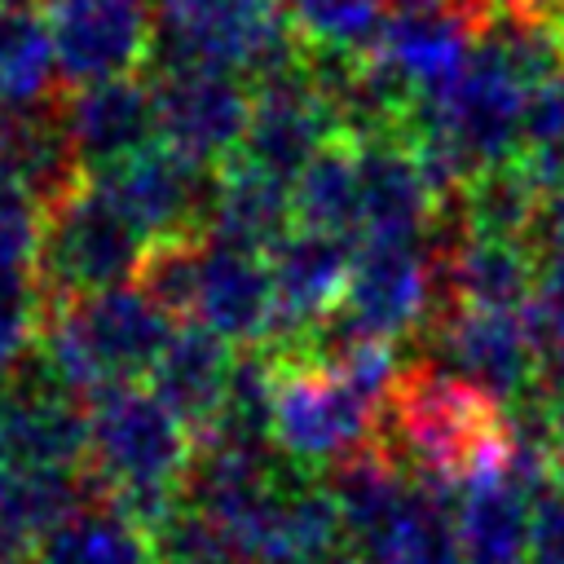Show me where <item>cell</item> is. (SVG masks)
Returning <instances> with one entry per match:
<instances>
[{
	"mask_svg": "<svg viewBox=\"0 0 564 564\" xmlns=\"http://www.w3.org/2000/svg\"><path fill=\"white\" fill-rule=\"evenodd\" d=\"M445 498L449 494H441L432 485H419V494L392 520V529H383L357 555L366 564H463L458 560L454 502H445Z\"/></svg>",
	"mask_w": 564,
	"mask_h": 564,
	"instance_id": "83f0119b",
	"label": "cell"
},
{
	"mask_svg": "<svg viewBox=\"0 0 564 564\" xmlns=\"http://www.w3.org/2000/svg\"><path fill=\"white\" fill-rule=\"evenodd\" d=\"M150 538H154L159 564H242L234 533L185 502L176 511H167L150 529Z\"/></svg>",
	"mask_w": 564,
	"mask_h": 564,
	"instance_id": "4dcf8cb0",
	"label": "cell"
},
{
	"mask_svg": "<svg viewBox=\"0 0 564 564\" xmlns=\"http://www.w3.org/2000/svg\"><path fill=\"white\" fill-rule=\"evenodd\" d=\"M159 141L189 163L220 172L238 159L256 88L234 70H154Z\"/></svg>",
	"mask_w": 564,
	"mask_h": 564,
	"instance_id": "ba28073f",
	"label": "cell"
},
{
	"mask_svg": "<svg viewBox=\"0 0 564 564\" xmlns=\"http://www.w3.org/2000/svg\"><path fill=\"white\" fill-rule=\"evenodd\" d=\"M436 273H441V304L520 313L538 295L533 242L449 234L436 247Z\"/></svg>",
	"mask_w": 564,
	"mask_h": 564,
	"instance_id": "ac0fdd59",
	"label": "cell"
},
{
	"mask_svg": "<svg viewBox=\"0 0 564 564\" xmlns=\"http://www.w3.org/2000/svg\"><path fill=\"white\" fill-rule=\"evenodd\" d=\"M176 317L141 286L62 300L40 322V366L75 397L137 383L167 348Z\"/></svg>",
	"mask_w": 564,
	"mask_h": 564,
	"instance_id": "3957f363",
	"label": "cell"
},
{
	"mask_svg": "<svg viewBox=\"0 0 564 564\" xmlns=\"http://www.w3.org/2000/svg\"><path fill=\"white\" fill-rule=\"evenodd\" d=\"M546 203V181L524 163H498L476 172L441 212V229L467 234V238H507V242H533L538 220Z\"/></svg>",
	"mask_w": 564,
	"mask_h": 564,
	"instance_id": "44dd1931",
	"label": "cell"
},
{
	"mask_svg": "<svg viewBox=\"0 0 564 564\" xmlns=\"http://www.w3.org/2000/svg\"><path fill=\"white\" fill-rule=\"evenodd\" d=\"M441 308L436 247L419 238H361L335 322L366 339L397 344L423 330Z\"/></svg>",
	"mask_w": 564,
	"mask_h": 564,
	"instance_id": "52a82bcc",
	"label": "cell"
},
{
	"mask_svg": "<svg viewBox=\"0 0 564 564\" xmlns=\"http://www.w3.org/2000/svg\"><path fill=\"white\" fill-rule=\"evenodd\" d=\"M295 225L361 242V172L352 141H330L295 181Z\"/></svg>",
	"mask_w": 564,
	"mask_h": 564,
	"instance_id": "4316f807",
	"label": "cell"
},
{
	"mask_svg": "<svg viewBox=\"0 0 564 564\" xmlns=\"http://www.w3.org/2000/svg\"><path fill=\"white\" fill-rule=\"evenodd\" d=\"M529 511L533 489L516 476L471 485L454 502L458 560L463 564H529Z\"/></svg>",
	"mask_w": 564,
	"mask_h": 564,
	"instance_id": "603a6c76",
	"label": "cell"
},
{
	"mask_svg": "<svg viewBox=\"0 0 564 564\" xmlns=\"http://www.w3.org/2000/svg\"><path fill=\"white\" fill-rule=\"evenodd\" d=\"M31 564H159V551L145 524L93 494L31 551Z\"/></svg>",
	"mask_w": 564,
	"mask_h": 564,
	"instance_id": "d4e9b609",
	"label": "cell"
},
{
	"mask_svg": "<svg viewBox=\"0 0 564 564\" xmlns=\"http://www.w3.org/2000/svg\"><path fill=\"white\" fill-rule=\"evenodd\" d=\"M0 167L26 185L44 212L70 194L79 185V159H75V145L66 137V123H62V110L57 101L48 106H35V110H18V115H4L0 119Z\"/></svg>",
	"mask_w": 564,
	"mask_h": 564,
	"instance_id": "cb8c5ba5",
	"label": "cell"
},
{
	"mask_svg": "<svg viewBox=\"0 0 564 564\" xmlns=\"http://www.w3.org/2000/svg\"><path fill=\"white\" fill-rule=\"evenodd\" d=\"M520 317L533 348V388L564 405V304L533 295L520 308Z\"/></svg>",
	"mask_w": 564,
	"mask_h": 564,
	"instance_id": "1f68e13d",
	"label": "cell"
},
{
	"mask_svg": "<svg viewBox=\"0 0 564 564\" xmlns=\"http://www.w3.org/2000/svg\"><path fill=\"white\" fill-rule=\"evenodd\" d=\"M53 79L62 75H57L44 4L0 0V115L48 106Z\"/></svg>",
	"mask_w": 564,
	"mask_h": 564,
	"instance_id": "484cf974",
	"label": "cell"
},
{
	"mask_svg": "<svg viewBox=\"0 0 564 564\" xmlns=\"http://www.w3.org/2000/svg\"><path fill=\"white\" fill-rule=\"evenodd\" d=\"M150 238L119 212V203L97 185H75L44 212L40 247V291L62 300L132 286L145 269Z\"/></svg>",
	"mask_w": 564,
	"mask_h": 564,
	"instance_id": "5b68a950",
	"label": "cell"
},
{
	"mask_svg": "<svg viewBox=\"0 0 564 564\" xmlns=\"http://www.w3.org/2000/svg\"><path fill=\"white\" fill-rule=\"evenodd\" d=\"M286 18L304 44L375 53L392 9L388 0H286Z\"/></svg>",
	"mask_w": 564,
	"mask_h": 564,
	"instance_id": "f546056e",
	"label": "cell"
},
{
	"mask_svg": "<svg viewBox=\"0 0 564 564\" xmlns=\"http://www.w3.org/2000/svg\"><path fill=\"white\" fill-rule=\"evenodd\" d=\"M449 4H471V0H388V9H449Z\"/></svg>",
	"mask_w": 564,
	"mask_h": 564,
	"instance_id": "8d00e7d4",
	"label": "cell"
},
{
	"mask_svg": "<svg viewBox=\"0 0 564 564\" xmlns=\"http://www.w3.org/2000/svg\"><path fill=\"white\" fill-rule=\"evenodd\" d=\"M9 480H13V463H9L4 449H0V502H4V494H9Z\"/></svg>",
	"mask_w": 564,
	"mask_h": 564,
	"instance_id": "74e56055",
	"label": "cell"
},
{
	"mask_svg": "<svg viewBox=\"0 0 564 564\" xmlns=\"http://www.w3.org/2000/svg\"><path fill=\"white\" fill-rule=\"evenodd\" d=\"M57 110H62V123H66L79 167L93 176L128 163L132 154H141L159 141L154 88L141 84L137 75L75 88L66 101H57Z\"/></svg>",
	"mask_w": 564,
	"mask_h": 564,
	"instance_id": "2e32d148",
	"label": "cell"
},
{
	"mask_svg": "<svg viewBox=\"0 0 564 564\" xmlns=\"http://www.w3.org/2000/svg\"><path fill=\"white\" fill-rule=\"evenodd\" d=\"M40 344L35 300H0V392L26 370V352Z\"/></svg>",
	"mask_w": 564,
	"mask_h": 564,
	"instance_id": "d6a6232c",
	"label": "cell"
},
{
	"mask_svg": "<svg viewBox=\"0 0 564 564\" xmlns=\"http://www.w3.org/2000/svg\"><path fill=\"white\" fill-rule=\"evenodd\" d=\"M234 361H238L234 344H225L220 335H212L198 322H176L167 348L159 352V361L150 370V392L198 436L216 419V410L229 392Z\"/></svg>",
	"mask_w": 564,
	"mask_h": 564,
	"instance_id": "ffe728a7",
	"label": "cell"
},
{
	"mask_svg": "<svg viewBox=\"0 0 564 564\" xmlns=\"http://www.w3.org/2000/svg\"><path fill=\"white\" fill-rule=\"evenodd\" d=\"M361 172V238H419L427 242L441 229V198L419 167L405 137L357 141Z\"/></svg>",
	"mask_w": 564,
	"mask_h": 564,
	"instance_id": "e0dca14e",
	"label": "cell"
},
{
	"mask_svg": "<svg viewBox=\"0 0 564 564\" xmlns=\"http://www.w3.org/2000/svg\"><path fill=\"white\" fill-rule=\"evenodd\" d=\"M471 4H489V0H471ZM516 4L538 9V13H546V18H560V22H564V0H516Z\"/></svg>",
	"mask_w": 564,
	"mask_h": 564,
	"instance_id": "d590c367",
	"label": "cell"
},
{
	"mask_svg": "<svg viewBox=\"0 0 564 564\" xmlns=\"http://www.w3.org/2000/svg\"><path fill=\"white\" fill-rule=\"evenodd\" d=\"M93 181L150 238V247L207 238L216 172L203 167V163H189L185 154L167 150L163 141H154L150 150L132 154L128 163H119V167H110Z\"/></svg>",
	"mask_w": 564,
	"mask_h": 564,
	"instance_id": "9c48e42d",
	"label": "cell"
},
{
	"mask_svg": "<svg viewBox=\"0 0 564 564\" xmlns=\"http://www.w3.org/2000/svg\"><path fill=\"white\" fill-rule=\"evenodd\" d=\"M560 445H564V441H560ZM560 445H555V449H560Z\"/></svg>",
	"mask_w": 564,
	"mask_h": 564,
	"instance_id": "ab89813d",
	"label": "cell"
},
{
	"mask_svg": "<svg viewBox=\"0 0 564 564\" xmlns=\"http://www.w3.org/2000/svg\"><path fill=\"white\" fill-rule=\"evenodd\" d=\"M330 141H339L335 119H330L326 101L313 93V84L304 79V70L256 84L251 123H247V137L238 150L242 163H251L269 176L295 181Z\"/></svg>",
	"mask_w": 564,
	"mask_h": 564,
	"instance_id": "9a60e30c",
	"label": "cell"
},
{
	"mask_svg": "<svg viewBox=\"0 0 564 564\" xmlns=\"http://www.w3.org/2000/svg\"><path fill=\"white\" fill-rule=\"evenodd\" d=\"M551 480H555V485L564 489V445H560V449L551 454Z\"/></svg>",
	"mask_w": 564,
	"mask_h": 564,
	"instance_id": "f35d334b",
	"label": "cell"
},
{
	"mask_svg": "<svg viewBox=\"0 0 564 564\" xmlns=\"http://www.w3.org/2000/svg\"><path fill=\"white\" fill-rule=\"evenodd\" d=\"M194 445V432L141 383L88 397V480L145 529L181 507Z\"/></svg>",
	"mask_w": 564,
	"mask_h": 564,
	"instance_id": "7a4b0ae2",
	"label": "cell"
},
{
	"mask_svg": "<svg viewBox=\"0 0 564 564\" xmlns=\"http://www.w3.org/2000/svg\"><path fill=\"white\" fill-rule=\"evenodd\" d=\"M0 449L13 471H84L88 405L35 361L0 392Z\"/></svg>",
	"mask_w": 564,
	"mask_h": 564,
	"instance_id": "4fadbf2b",
	"label": "cell"
},
{
	"mask_svg": "<svg viewBox=\"0 0 564 564\" xmlns=\"http://www.w3.org/2000/svg\"><path fill=\"white\" fill-rule=\"evenodd\" d=\"M379 410L383 405L348 383L335 366L278 357L273 445L291 463L308 471H330L335 463L370 449L379 441Z\"/></svg>",
	"mask_w": 564,
	"mask_h": 564,
	"instance_id": "8992f818",
	"label": "cell"
},
{
	"mask_svg": "<svg viewBox=\"0 0 564 564\" xmlns=\"http://www.w3.org/2000/svg\"><path fill=\"white\" fill-rule=\"evenodd\" d=\"M57 75L75 88L128 79L150 62L154 18L141 0H44Z\"/></svg>",
	"mask_w": 564,
	"mask_h": 564,
	"instance_id": "30bf717a",
	"label": "cell"
},
{
	"mask_svg": "<svg viewBox=\"0 0 564 564\" xmlns=\"http://www.w3.org/2000/svg\"><path fill=\"white\" fill-rule=\"evenodd\" d=\"M529 564H564V489L546 480L529 511Z\"/></svg>",
	"mask_w": 564,
	"mask_h": 564,
	"instance_id": "836d02e7",
	"label": "cell"
},
{
	"mask_svg": "<svg viewBox=\"0 0 564 564\" xmlns=\"http://www.w3.org/2000/svg\"><path fill=\"white\" fill-rule=\"evenodd\" d=\"M185 322L207 326L234 348H264L278 330V291L269 256L220 242L212 234L198 238Z\"/></svg>",
	"mask_w": 564,
	"mask_h": 564,
	"instance_id": "8fae6325",
	"label": "cell"
},
{
	"mask_svg": "<svg viewBox=\"0 0 564 564\" xmlns=\"http://www.w3.org/2000/svg\"><path fill=\"white\" fill-rule=\"evenodd\" d=\"M414 480L463 494L471 485L511 476L520 441L511 414L485 388L432 366L427 357L405 361L397 388L379 410V441Z\"/></svg>",
	"mask_w": 564,
	"mask_h": 564,
	"instance_id": "6da1fadb",
	"label": "cell"
},
{
	"mask_svg": "<svg viewBox=\"0 0 564 564\" xmlns=\"http://www.w3.org/2000/svg\"><path fill=\"white\" fill-rule=\"evenodd\" d=\"M476 9L449 4V9H392L383 40L375 53H383L419 93H445L463 66L476 53Z\"/></svg>",
	"mask_w": 564,
	"mask_h": 564,
	"instance_id": "d6986e66",
	"label": "cell"
},
{
	"mask_svg": "<svg viewBox=\"0 0 564 564\" xmlns=\"http://www.w3.org/2000/svg\"><path fill=\"white\" fill-rule=\"evenodd\" d=\"M352 251H357L352 238L300 229V225L269 251V273L278 291V330L264 348L291 352L313 326L339 313L352 273Z\"/></svg>",
	"mask_w": 564,
	"mask_h": 564,
	"instance_id": "5bb4252c",
	"label": "cell"
},
{
	"mask_svg": "<svg viewBox=\"0 0 564 564\" xmlns=\"http://www.w3.org/2000/svg\"><path fill=\"white\" fill-rule=\"evenodd\" d=\"M533 247H538V251H555V256H564V172L546 185V203H542V220H538Z\"/></svg>",
	"mask_w": 564,
	"mask_h": 564,
	"instance_id": "e575fe53",
	"label": "cell"
},
{
	"mask_svg": "<svg viewBox=\"0 0 564 564\" xmlns=\"http://www.w3.org/2000/svg\"><path fill=\"white\" fill-rule=\"evenodd\" d=\"M154 70H234L251 88L300 70L286 0H154Z\"/></svg>",
	"mask_w": 564,
	"mask_h": 564,
	"instance_id": "277c9868",
	"label": "cell"
},
{
	"mask_svg": "<svg viewBox=\"0 0 564 564\" xmlns=\"http://www.w3.org/2000/svg\"><path fill=\"white\" fill-rule=\"evenodd\" d=\"M44 203L0 167V300H35Z\"/></svg>",
	"mask_w": 564,
	"mask_h": 564,
	"instance_id": "f1b7e54d",
	"label": "cell"
},
{
	"mask_svg": "<svg viewBox=\"0 0 564 564\" xmlns=\"http://www.w3.org/2000/svg\"><path fill=\"white\" fill-rule=\"evenodd\" d=\"M423 339L432 366L485 388L502 405L533 383V348L520 313L441 304L423 326Z\"/></svg>",
	"mask_w": 564,
	"mask_h": 564,
	"instance_id": "7c38bea8",
	"label": "cell"
},
{
	"mask_svg": "<svg viewBox=\"0 0 564 564\" xmlns=\"http://www.w3.org/2000/svg\"><path fill=\"white\" fill-rule=\"evenodd\" d=\"M291 229H295L291 181L269 176L242 159L216 172V198H212V225H207L212 238L269 256Z\"/></svg>",
	"mask_w": 564,
	"mask_h": 564,
	"instance_id": "7402d4cb",
	"label": "cell"
}]
</instances>
